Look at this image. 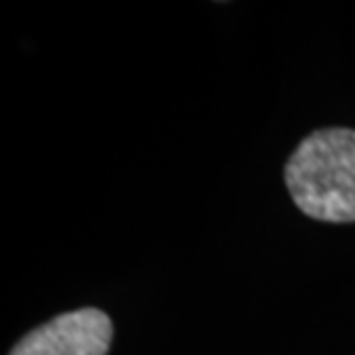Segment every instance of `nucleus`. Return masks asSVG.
<instances>
[{"instance_id":"f257e3e1","label":"nucleus","mask_w":355,"mask_h":355,"mask_svg":"<svg viewBox=\"0 0 355 355\" xmlns=\"http://www.w3.org/2000/svg\"><path fill=\"white\" fill-rule=\"evenodd\" d=\"M295 205L321 222H355V130L330 127L302 139L286 162Z\"/></svg>"},{"instance_id":"f03ea898","label":"nucleus","mask_w":355,"mask_h":355,"mask_svg":"<svg viewBox=\"0 0 355 355\" xmlns=\"http://www.w3.org/2000/svg\"><path fill=\"white\" fill-rule=\"evenodd\" d=\"M111 318L99 309H76L35 328L10 355H106L111 346Z\"/></svg>"}]
</instances>
